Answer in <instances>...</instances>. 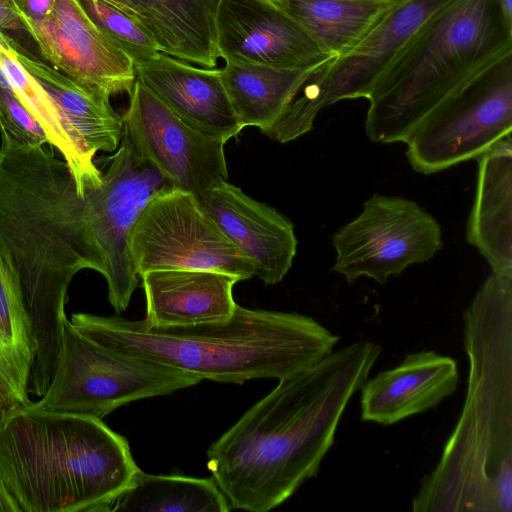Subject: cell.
I'll return each mask as SVG.
<instances>
[{
	"mask_svg": "<svg viewBox=\"0 0 512 512\" xmlns=\"http://www.w3.org/2000/svg\"><path fill=\"white\" fill-rule=\"evenodd\" d=\"M203 208L249 259L256 277L267 285L283 280L297 251L294 225L288 218L228 180L210 191Z\"/></svg>",
	"mask_w": 512,
	"mask_h": 512,
	"instance_id": "16",
	"label": "cell"
},
{
	"mask_svg": "<svg viewBox=\"0 0 512 512\" xmlns=\"http://www.w3.org/2000/svg\"><path fill=\"white\" fill-rule=\"evenodd\" d=\"M457 362L435 351L407 354L368 378L361 390L362 421L388 426L436 407L457 388Z\"/></svg>",
	"mask_w": 512,
	"mask_h": 512,
	"instance_id": "18",
	"label": "cell"
},
{
	"mask_svg": "<svg viewBox=\"0 0 512 512\" xmlns=\"http://www.w3.org/2000/svg\"><path fill=\"white\" fill-rule=\"evenodd\" d=\"M512 57L500 0H455L432 17L376 82L367 137L405 142L440 104Z\"/></svg>",
	"mask_w": 512,
	"mask_h": 512,
	"instance_id": "6",
	"label": "cell"
},
{
	"mask_svg": "<svg viewBox=\"0 0 512 512\" xmlns=\"http://www.w3.org/2000/svg\"><path fill=\"white\" fill-rule=\"evenodd\" d=\"M106 164L101 185L84 194L85 217L96 271L106 280L110 304L121 313L138 285L129 247L132 229L153 195L169 183L124 134Z\"/></svg>",
	"mask_w": 512,
	"mask_h": 512,
	"instance_id": "8",
	"label": "cell"
},
{
	"mask_svg": "<svg viewBox=\"0 0 512 512\" xmlns=\"http://www.w3.org/2000/svg\"><path fill=\"white\" fill-rule=\"evenodd\" d=\"M146 300L145 322L174 327L229 319L236 309L233 287L241 281L203 269H157L141 276Z\"/></svg>",
	"mask_w": 512,
	"mask_h": 512,
	"instance_id": "19",
	"label": "cell"
},
{
	"mask_svg": "<svg viewBox=\"0 0 512 512\" xmlns=\"http://www.w3.org/2000/svg\"><path fill=\"white\" fill-rule=\"evenodd\" d=\"M474 202L466 240L493 272L512 270V138L507 136L477 159Z\"/></svg>",
	"mask_w": 512,
	"mask_h": 512,
	"instance_id": "20",
	"label": "cell"
},
{
	"mask_svg": "<svg viewBox=\"0 0 512 512\" xmlns=\"http://www.w3.org/2000/svg\"><path fill=\"white\" fill-rule=\"evenodd\" d=\"M71 323L112 350L201 380L236 384L302 372L330 355L339 340L309 316L238 304L229 319L190 326L157 327L144 319L88 313L73 314Z\"/></svg>",
	"mask_w": 512,
	"mask_h": 512,
	"instance_id": "4",
	"label": "cell"
},
{
	"mask_svg": "<svg viewBox=\"0 0 512 512\" xmlns=\"http://www.w3.org/2000/svg\"><path fill=\"white\" fill-rule=\"evenodd\" d=\"M0 38L22 67L42 86L88 148L115 152L123 135V119L104 99L78 84L0 31Z\"/></svg>",
	"mask_w": 512,
	"mask_h": 512,
	"instance_id": "21",
	"label": "cell"
},
{
	"mask_svg": "<svg viewBox=\"0 0 512 512\" xmlns=\"http://www.w3.org/2000/svg\"><path fill=\"white\" fill-rule=\"evenodd\" d=\"M512 131V57L430 112L404 143L412 168L434 174L477 159Z\"/></svg>",
	"mask_w": 512,
	"mask_h": 512,
	"instance_id": "10",
	"label": "cell"
},
{
	"mask_svg": "<svg viewBox=\"0 0 512 512\" xmlns=\"http://www.w3.org/2000/svg\"><path fill=\"white\" fill-rule=\"evenodd\" d=\"M0 31L23 47L25 40H32L12 0H0Z\"/></svg>",
	"mask_w": 512,
	"mask_h": 512,
	"instance_id": "30",
	"label": "cell"
},
{
	"mask_svg": "<svg viewBox=\"0 0 512 512\" xmlns=\"http://www.w3.org/2000/svg\"><path fill=\"white\" fill-rule=\"evenodd\" d=\"M0 63L9 79L11 90L45 129L51 146L63 157L75 179L77 192L102 183V171L94 163L95 154L78 131L65 118L42 86L22 67L0 38Z\"/></svg>",
	"mask_w": 512,
	"mask_h": 512,
	"instance_id": "25",
	"label": "cell"
},
{
	"mask_svg": "<svg viewBox=\"0 0 512 512\" xmlns=\"http://www.w3.org/2000/svg\"><path fill=\"white\" fill-rule=\"evenodd\" d=\"M297 22L334 59L353 49L399 0H263Z\"/></svg>",
	"mask_w": 512,
	"mask_h": 512,
	"instance_id": "24",
	"label": "cell"
},
{
	"mask_svg": "<svg viewBox=\"0 0 512 512\" xmlns=\"http://www.w3.org/2000/svg\"><path fill=\"white\" fill-rule=\"evenodd\" d=\"M25 25L41 57L78 84L107 100L132 91L137 80L132 60L78 0H55L48 17Z\"/></svg>",
	"mask_w": 512,
	"mask_h": 512,
	"instance_id": "14",
	"label": "cell"
},
{
	"mask_svg": "<svg viewBox=\"0 0 512 512\" xmlns=\"http://www.w3.org/2000/svg\"><path fill=\"white\" fill-rule=\"evenodd\" d=\"M200 381L189 372L105 347L66 319L50 385L33 404L101 419L127 403L170 394Z\"/></svg>",
	"mask_w": 512,
	"mask_h": 512,
	"instance_id": "7",
	"label": "cell"
},
{
	"mask_svg": "<svg viewBox=\"0 0 512 512\" xmlns=\"http://www.w3.org/2000/svg\"><path fill=\"white\" fill-rule=\"evenodd\" d=\"M221 77L242 128L264 134L284 114L298 92L322 68H279L225 62Z\"/></svg>",
	"mask_w": 512,
	"mask_h": 512,
	"instance_id": "23",
	"label": "cell"
},
{
	"mask_svg": "<svg viewBox=\"0 0 512 512\" xmlns=\"http://www.w3.org/2000/svg\"><path fill=\"white\" fill-rule=\"evenodd\" d=\"M135 270L203 269L246 280L254 267L189 193L170 184L157 191L129 240Z\"/></svg>",
	"mask_w": 512,
	"mask_h": 512,
	"instance_id": "11",
	"label": "cell"
},
{
	"mask_svg": "<svg viewBox=\"0 0 512 512\" xmlns=\"http://www.w3.org/2000/svg\"><path fill=\"white\" fill-rule=\"evenodd\" d=\"M381 354L357 341L279 379L207 450V467L232 509L267 512L317 476L346 407Z\"/></svg>",
	"mask_w": 512,
	"mask_h": 512,
	"instance_id": "1",
	"label": "cell"
},
{
	"mask_svg": "<svg viewBox=\"0 0 512 512\" xmlns=\"http://www.w3.org/2000/svg\"><path fill=\"white\" fill-rule=\"evenodd\" d=\"M219 58L279 68H324L325 53L292 18L263 0H218Z\"/></svg>",
	"mask_w": 512,
	"mask_h": 512,
	"instance_id": "15",
	"label": "cell"
},
{
	"mask_svg": "<svg viewBox=\"0 0 512 512\" xmlns=\"http://www.w3.org/2000/svg\"><path fill=\"white\" fill-rule=\"evenodd\" d=\"M231 508L211 478L147 474L141 469L108 511L228 512Z\"/></svg>",
	"mask_w": 512,
	"mask_h": 512,
	"instance_id": "27",
	"label": "cell"
},
{
	"mask_svg": "<svg viewBox=\"0 0 512 512\" xmlns=\"http://www.w3.org/2000/svg\"><path fill=\"white\" fill-rule=\"evenodd\" d=\"M122 119L123 134L138 153L202 207L210 191L228 180L226 141L183 121L138 79Z\"/></svg>",
	"mask_w": 512,
	"mask_h": 512,
	"instance_id": "13",
	"label": "cell"
},
{
	"mask_svg": "<svg viewBox=\"0 0 512 512\" xmlns=\"http://www.w3.org/2000/svg\"><path fill=\"white\" fill-rule=\"evenodd\" d=\"M455 0H399L383 19L349 52L330 61L294 99L276 126L289 142L313 128L317 114L342 100L370 96L378 79L420 29Z\"/></svg>",
	"mask_w": 512,
	"mask_h": 512,
	"instance_id": "9",
	"label": "cell"
},
{
	"mask_svg": "<svg viewBox=\"0 0 512 512\" xmlns=\"http://www.w3.org/2000/svg\"><path fill=\"white\" fill-rule=\"evenodd\" d=\"M500 6L504 20L512 26V0H500Z\"/></svg>",
	"mask_w": 512,
	"mask_h": 512,
	"instance_id": "34",
	"label": "cell"
},
{
	"mask_svg": "<svg viewBox=\"0 0 512 512\" xmlns=\"http://www.w3.org/2000/svg\"><path fill=\"white\" fill-rule=\"evenodd\" d=\"M332 243V271L348 283L365 276L383 285L410 265L431 260L443 248V234L415 201L373 194L362 212L334 233Z\"/></svg>",
	"mask_w": 512,
	"mask_h": 512,
	"instance_id": "12",
	"label": "cell"
},
{
	"mask_svg": "<svg viewBox=\"0 0 512 512\" xmlns=\"http://www.w3.org/2000/svg\"><path fill=\"white\" fill-rule=\"evenodd\" d=\"M140 470L97 417L29 405L0 413V476L21 512H104Z\"/></svg>",
	"mask_w": 512,
	"mask_h": 512,
	"instance_id": "5",
	"label": "cell"
},
{
	"mask_svg": "<svg viewBox=\"0 0 512 512\" xmlns=\"http://www.w3.org/2000/svg\"><path fill=\"white\" fill-rule=\"evenodd\" d=\"M137 79L192 127L228 142L243 129L221 77L205 68L159 53L135 66Z\"/></svg>",
	"mask_w": 512,
	"mask_h": 512,
	"instance_id": "17",
	"label": "cell"
},
{
	"mask_svg": "<svg viewBox=\"0 0 512 512\" xmlns=\"http://www.w3.org/2000/svg\"><path fill=\"white\" fill-rule=\"evenodd\" d=\"M21 20L37 22L45 19L51 13L55 0H12Z\"/></svg>",
	"mask_w": 512,
	"mask_h": 512,
	"instance_id": "31",
	"label": "cell"
},
{
	"mask_svg": "<svg viewBox=\"0 0 512 512\" xmlns=\"http://www.w3.org/2000/svg\"><path fill=\"white\" fill-rule=\"evenodd\" d=\"M127 1L136 12L135 21L153 37L161 53L200 67H216L218 0Z\"/></svg>",
	"mask_w": 512,
	"mask_h": 512,
	"instance_id": "22",
	"label": "cell"
},
{
	"mask_svg": "<svg viewBox=\"0 0 512 512\" xmlns=\"http://www.w3.org/2000/svg\"><path fill=\"white\" fill-rule=\"evenodd\" d=\"M36 354L18 282L0 254V413L32 402L28 392Z\"/></svg>",
	"mask_w": 512,
	"mask_h": 512,
	"instance_id": "26",
	"label": "cell"
},
{
	"mask_svg": "<svg viewBox=\"0 0 512 512\" xmlns=\"http://www.w3.org/2000/svg\"><path fill=\"white\" fill-rule=\"evenodd\" d=\"M0 132L31 146L50 143L45 129L22 104L15 93L0 86Z\"/></svg>",
	"mask_w": 512,
	"mask_h": 512,
	"instance_id": "29",
	"label": "cell"
},
{
	"mask_svg": "<svg viewBox=\"0 0 512 512\" xmlns=\"http://www.w3.org/2000/svg\"><path fill=\"white\" fill-rule=\"evenodd\" d=\"M115 9L123 12L127 16L131 17L133 20L136 19V12L133 10V8L130 6L127 0H101Z\"/></svg>",
	"mask_w": 512,
	"mask_h": 512,
	"instance_id": "33",
	"label": "cell"
},
{
	"mask_svg": "<svg viewBox=\"0 0 512 512\" xmlns=\"http://www.w3.org/2000/svg\"><path fill=\"white\" fill-rule=\"evenodd\" d=\"M466 396L413 512L512 511V270L491 272L463 313Z\"/></svg>",
	"mask_w": 512,
	"mask_h": 512,
	"instance_id": "3",
	"label": "cell"
},
{
	"mask_svg": "<svg viewBox=\"0 0 512 512\" xmlns=\"http://www.w3.org/2000/svg\"><path fill=\"white\" fill-rule=\"evenodd\" d=\"M0 254L18 282L37 343L29 392L42 397L61 349L69 284L97 265L84 195L67 163L6 133L0 143Z\"/></svg>",
	"mask_w": 512,
	"mask_h": 512,
	"instance_id": "2",
	"label": "cell"
},
{
	"mask_svg": "<svg viewBox=\"0 0 512 512\" xmlns=\"http://www.w3.org/2000/svg\"><path fill=\"white\" fill-rule=\"evenodd\" d=\"M94 23L132 60L134 67L160 52L153 37L135 20L101 0H78Z\"/></svg>",
	"mask_w": 512,
	"mask_h": 512,
	"instance_id": "28",
	"label": "cell"
},
{
	"mask_svg": "<svg viewBox=\"0 0 512 512\" xmlns=\"http://www.w3.org/2000/svg\"><path fill=\"white\" fill-rule=\"evenodd\" d=\"M0 512H21V509L7 489L3 479L0 476Z\"/></svg>",
	"mask_w": 512,
	"mask_h": 512,
	"instance_id": "32",
	"label": "cell"
}]
</instances>
